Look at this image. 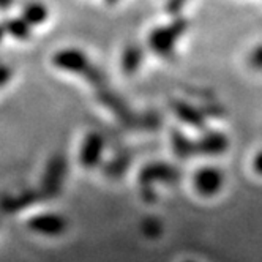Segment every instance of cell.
Returning a JSON list of instances; mask_svg holds the SVG:
<instances>
[{
  "label": "cell",
  "mask_w": 262,
  "mask_h": 262,
  "mask_svg": "<svg viewBox=\"0 0 262 262\" xmlns=\"http://www.w3.org/2000/svg\"><path fill=\"white\" fill-rule=\"evenodd\" d=\"M97 100L109 112H112V114L117 117V120L126 128L154 131V129H158L161 125V117L157 112H150V114H136V112L125 103V100L120 95H117L114 90H111L107 85L97 89Z\"/></svg>",
  "instance_id": "obj_1"
},
{
  "label": "cell",
  "mask_w": 262,
  "mask_h": 262,
  "mask_svg": "<svg viewBox=\"0 0 262 262\" xmlns=\"http://www.w3.org/2000/svg\"><path fill=\"white\" fill-rule=\"evenodd\" d=\"M52 63L62 71H68L81 76L95 89L106 87L107 76L97 67L93 65L87 55L79 49H62L54 54Z\"/></svg>",
  "instance_id": "obj_2"
},
{
  "label": "cell",
  "mask_w": 262,
  "mask_h": 262,
  "mask_svg": "<svg viewBox=\"0 0 262 262\" xmlns=\"http://www.w3.org/2000/svg\"><path fill=\"white\" fill-rule=\"evenodd\" d=\"M190 27V23L183 16H174V19L169 24L160 26L150 32L147 38V45L152 52L163 59H171L176 54L177 41L186 33Z\"/></svg>",
  "instance_id": "obj_3"
},
{
  "label": "cell",
  "mask_w": 262,
  "mask_h": 262,
  "mask_svg": "<svg viewBox=\"0 0 262 262\" xmlns=\"http://www.w3.org/2000/svg\"><path fill=\"white\" fill-rule=\"evenodd\" d=\"M67 167H68V163H67L65 155L62 154H55L49 160L46 171L43 174V179H41V186L38 190L41 201H49L59 196L63 179L67 176Z\"/></svg>",
  "instance_id": "obj_4"
},
{
  "label": "cell",
  "mask_w": 262,
  "mask_h": 262,
  "mask_svg": "<svg viewBox=\"0 0 262 262\" xmlns=\"http://www.w3.org/2000/svg\"><path fill=\"white\" fill-rule=\"evenodd\" d=\"M180 180H182V171L177 166L164 161H155L145 164L138 176L139 186H152V188H155V185L158 183L176 185Z\"/></svg>",
  "instance_id": "obj_5"
},
{
  "label": "cell",
  "mask_w": 262,
  "mask_h": 262,
  "mask_svg": "<svg viewBox=\"0 0 262 262\" xmlns=\"http://www.w3.org/2000/svg\"><path fill=\"white\" fill-rule=\"evenodd\" d=\"M193 186L199 196L213 198L224 186V174L216 166H202L193 176Z\"/></svg>",
  "instance_id": "obj_6"
},
{
  "label": "cell",
  "mask_w": 262,
  "mask_h": 262,
  "mask_svg": "<svg viewBox=\"0 0 262 262\" xmlns=\"http://www.w3.org/2000/svg\"><path fill=\"white\" fill-rule=\"evenodd\" d=\"M27 226L32 232L48 237H59L68 229V221L59 213H40L27 221Z\"/></svg>",
  "instance_id": "obj_7"
},
{
  "label": "cell",
  "mask_w": 262,
  "mask_h": 262,
  "mask_svg": "<svg viewBox=\"0 0 262 262\" xmlns=\"http://www.w3.org/2000/svg\"><path fill=\"white\" fill-rule=\"evenodd\" d=\"M229 148V138L221 131H204L194 141L196 155L216 157L224 154Z\"/></svg>",
  "instance_id": "obj_8"
},
{
  "label": "cell",
  "mask_w": 262,
  "mask_h": 262,
  "mask_svg": "<svg viewBox=\"0 0 262 262\" xmlns=\"http://www.w3.org/2000/svg\"><path fill=\"white\" fill-rule=\"evenodd\" d=\"M171 109L176 114V117L183 122L185 125H188L194 129L204 131L205 126H207V117L204 116V112L201 111V107L183 101V100H172L171 101Z\"/></svg>",
  "instance_id": "obj_9"
},
{
  "label": "cell",
  "mask_w": 262,
  "mask_h": 262,
  "mask_svg": "<svg viewBox=\"0 0 262 262\" xmlns=\"http://www.w3.org/2000/svg\"><path fill=\"white\" fill-rule=\"evenodd\" d=\"M103 150H104L103 136L100 133H97V131L89 133L82 142L81 152H79V161H81L82 167H85V169H93L95 166H98Z\"/></svg>",
  "instance_id": "obj_10"
},
{
  "label": "cell",
  "mask_w": 262,
  "mask_h": 262,
  "mask_svg": "<svg viewBox=\"0 0 262 262\" xmlns=\"http://www.w3.org/2000/svg\"><path fill=\"white\" fill-rule=\"evenodd\" d=\"M38 201H41L38 190H29L16 196H5L0 201V210L4 213H16L30 207V205H33Z\"/></svg>",
  "instance_id": "obj_11"
},
{
  "label": "cell",
  "mask_w": 262,
  "mask_h": 262,
  "mask_svg": "<svg viewBox=\"0 0 262 262\" xmlns=\"http://www.w3.org/2000/svg\"><path fill=\"white\" fill-rule=\"evenodd\" d=\"M144 57L145 55H144V49L141 45H138V43L128 45L122 54V60H120L122 71L126 74V76H131V74L138 73L141 65L144 63Z\"/></svg>",
  "instance_id": "obj_12"
},
{
  "label": "cell",
  "mask_w": 262,
  "mask_h": 262,
  "mask_svg": "<svg viewBox=\"0 0 262 262\" xmlns=\"http://www.w3.org/2000/svg\"><path fill=\"white\" fill-rule=\"evenodd\" d=\"M171 145L176 157L179 160H190L196 155L194 152V141H191L185 133H182L180 129L172 128L171 129Z\"/></svg>",
  "instance_id": "obj_13"
},
{
  "label": "cell",
  "mask_w": 262,
  "mask_h": 262,
  "mask_svg": "<svg viewBox=\"0 0 262 262\" xmlns=\"http://www.w3.org/2000/svg\"><path fill=\"white\" fill-rule=\"evenodd\" d=\"M5 30V35H11L17 40H27L32 35V27L23 19V17H10L0 23Z\"/></svg>",
  "instance_id": "obj_14"
},
{
  "label": "cell",
  "mask_w": 262,
  "mask_h": 262,
  "mask_svg": "<svg viewBox=\"0 0 262 262\" xmlns=\"http://www.w3.org/2000/svg\"><path fill=\"white\" fill-rule=\"evenodd\" d=\"M21 17L30 27L40 26L48 19V8L40 2H30L24 7Z\"/></svg>",
  "instance_id": "obj_15"
},
{
  "label": "cell",
  "mask_w": 262,
  "mask_h": 262,
  "mask_svg": "<svg viewBox=\"0 0 262 262\" xmlns=\"http://www.w3.org/2000/svg\"><path fill=\"white\" fill-rule=\"evenodd\" d=\"M131 163H133V157L129 155V152H126V154H123V155L116 157L114 160H111V161L104 166L103 172H104L107 177H111V179H119V177H122V176L126 172V169L129 167Z\"/></svg>",
  "instance_id": "obj_16"
},
{
  "label": "cell",
  "mask_w": 262,
  "mask_h": 262,
  "mask_svg": "<svg viewBox=\"0 0 262 262\" xmlns=\"http://www.w3.org/2000/svg\"><path fill=\"white\" fill-rule=\"evenodd\" d=\"M141 229L142 234L148 238H158L163 234V224L158 218L154 216H147L142 223H141Z\"/></svg>",
  "instance_id": "obj_17"
},
{
  "label": "cell",
  "mask_w": 262,
  "mask_h": 262,
  "mask_svg": "<svg viewBox=\"0 0 262 262\" xmlns=\"http://www.w3.org/2000/svg\"><path fill=\"white\" fill-rule=\"evenodd\" d=\"M247 65L251 71L262 73V43L256 45L247 55Z\"/></svg>",
  "instance_id": "obj_18"
},
{
  "label": "cell",
  "mask_w": 262,
  "mask_h": 262,
  "mask_svg": "<svg viewBox=\"0 0 262 262\" xmlns=\"http://www.w3.org/2000/svg\"><path fill=\"white\" fill-rule=\"evenodd\" d=\"M201 111L204 112V116L205 117H221L224 116V107L221 104H216L213 101H207V103H204V106L201 107Z\"/></svg>",
  "instance_id": "obj_19"
},
{
  "label": "cell",
  "mask_w": 262,
  "mask_h": 262,
  "mask_svg": "<svg viewBox=\"0 0 262 262\" xmlns=\"http://www.w3.org/2000/svg\"><path fill=\"white\" fill-rule=\"evenodd\" d=\"M186 2L188 0H166V13H169L171 16H180V11Z\"/></svg>",
  "instance_id": "obj_20"
},
{
  "label": "cell",
  "mask_w": 262,
  "mask_h": 262,
  "mask_svg": "<svg viewBox=\"0 0 262 262\" xmlns=\"http://www.w3.org/2000/svg\"><path fill=\"white\" fill-rule=\"evenodd\" d=\"M13 76V70L7 65H0V89L5 87Z\"/></svg>",
  "instance_id": "obj_21"
},
{
  "label": "cell",
  "mask_w": 262,
  "mask_h": 262,
  "mask_svg": "<svg viewBox=\"0 0 262 262\" xmlns=\"http://www.w3.org/2000/svg\"><path fill=\"white\" fill-rule=\"evenodd\" d=\"M251 166H253V171H254V174H257V176H262V150H259V152L254 155Z\"/></svg>",
  "instance_id": "obj_22"
},
{
  "label": "cell",
  "mask_w": 262,
  "mask_h": 262,
  "mask_svg": "<svg viewBox=\"0 0 262 262\" xmlns=\"http://www.w3.org/2000/svg\"><path fill=\"white\" fill-rule=\"evenodd\" d=\"M14 0H0V11H7L13 7Z\"/></svg>",
  "instance_id": "obj_23"
},
{
  "label": "cell",
  "mask_w": 262,
  "mask_h": 262,
  "mask_svg": "<svg viewBox=\"0 0 262 262\" xmlns=\"http://www.w3.org/2000/svg\"><path fill=\"white\" fill-rule=\"evenodd\" d=\"M4 36H5V30H4L2 24H0V41H2V40H4Z\"/></svg>",
  "instance_id": "obj_24"
},
{
  "label": "cell",
  "mask_w": 262,
  "mask_h": 262,
  "mask_svg": "<svg viewBox=\"0 0 262 262\" xmlns=\"http://www.w3.org/2000/svg\"><path fill=\"white\" fill-rule=\"evenodd\" d=\"M119 2V0H106V4L107 5H114V4H117Z\"/></svg>",
  "instance_id": "obj_25"
},
{
  "label": "cell",
  "mask_w": 262,
  "mask_h": 262,
  "mask_svg": "<svg viewBox=\"0 0 262 262\" xmlns=\"http://www.w3.org/2000/svg\"><path fill=\"white\" fill-rule=\"evenodd\" d=\"M183 262H194V260H183Z\"/></svg>",
  "instance_id": "obj_26"
}]
</instances>
